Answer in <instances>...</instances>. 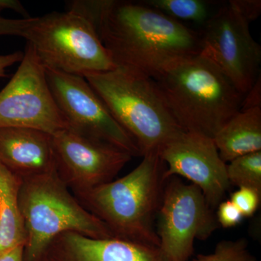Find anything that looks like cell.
<instances>
[{
    "mask_svg": "<svg viewBox=\"0 0 261 261\" xmlns=\"http://www.w3.org/2000/svg\"><path fill=\"white\" fill-rule=\"evenodd\" d=\"M70 8L93 21L116 66L154 77L173 62L200 53V32L142 1H74Z\"/></svg>",
    "mask_w": 261,
    "mask_h": 261,
    "instance_id": "1",
    "label": "cell"
},
{
    "mask_svg": "<svg viewBox=\"0 0 261 261\" xmlns=\"http://www.w3.org/2000/svg\"><path fill=\"white\" fill-rule=\"evenodd\" d=\"M152 78L185 132L214 139L241 111L245 94L200 53L173 62Z\"/></svg>",
    "mask_w": 261,
    "mask_h": 261,
    "instance_id": "2",
    "label": "cell"
},
{
    "mask_svg": "<svg viewBox=\"0 0 261 261\" xmlns=\"http://www.w3.org/2000/svg\"><path fill=\"white\" fill-rule=\"evenodd\" d=\"M126 176L75 195L84 208L107 226L115 238L159 246L155 220L166 164L159 154L142 156Z\"/></svg>",
    "mask_w": 261,
    "mask_h": 261,
    "instance_id": "3",
    "label": "cell"
},
{
    "mask_svg": "<svg viewBox=\"0 0 261 261\" xmlns=\"http://www.w3.org/2000/svg\"><path fill=\"white\" fill-rule=\"evenodd\" d=\"M84 78L130 136L141 156L160 154L185 130L163 99L155 81L140 70L116 66Z\"/></svg>",
    "mask_w": 261,
    "mask_h": 261,
    "instance_id": "4",
    "label": "cell"
},
{
    "mask_svg": "<svg viewBox=\"0 0 261 261\" xmlns=\"http://www.w3.org/2000/svg\"><path fill=\"white\" fill-rule=\"evenodd\" d=\"M18 203L27 233L23 261H42L51 240L68 231L94 239L115 238L70 194L57 171L23 178Z\"/></svg>",
    "mask_w": 261,
    "mask_h": 261,
    "instance_id": "5",
    "label": "cell"
},
{
    "mask_svg": "<svg viewBox=\"0 0 261 261\" xmlns=\"http://www.w3.org/2000/svg\"><path fill=\"white\" fill-rule=\"evenodd\" d=\"M22 37L46 70L84 77L116 68L93 21L78 10L34 18Z\"/></svg>",
    "mask_w": 261,
    "mask_h": 261,
    "instance_id": "6",
    "label": "cell"
},
{
    "mask_svg": "<svg viewBox=\"0 0 261 261\" xmlns=\"http://www.w3.org/2000/svg\"><path fill=\"white\" fill-rule=\"evenodd\" d=\"M213 211L193 184L177 176L166 180L155 227L160 248L170 260H188L195 240H207L219 227Z\"/></svg>",
    "mask_w": 261,
    "mask_h": 261,
    "instance_id": "7",
    "label": "cell"
},
{
    "mask_svg": "<svg viewBox=\"0 0 261 261\" xmlns=\"http://www.w3.org/2000/svg\"><path fill=\"white\" fill-rule=\"evenodd\" d=\"M250 24L228 2L216 10L200 32V54L243 94L260 75L261 47L251 35Z\"/></svg>",
    "mask_w": 261,
    "mask_h": 261,
    "instance_id": "8",
    "label": "cell"
},
{
    "mask_svg": "<svg viewBox=\"0 0 261 261\" xmlns=\"http://www.w3.org/2000/svg\"><path fill=\"white\" fill-rule=\"evenodd\" d=\"M23 127L51 135L68 129L53 97L45 68L27 43L20 65L0 91V128Z\"/></svg>",
    "mask_w": 261,
    "mask_h": 261,
    "instance_id": "9",
    "label": "cell"
},
{
    "mask_svg": "<svg viewBox=\"0 0 261 261\" xmlns=\"http://www.w3.org/2000/svg\"><path fill=\"white\" fill-rule=\"evenodd\" d=\"M53 97L68 123V129L109 144L133 156L140 150L85 78L46 70Z\"/></svg>",
    "mask_w": 261,
    "mask_h": 261,
    "instance_id": "10",
    "label": "cell"
},
{
    "mask_svg": "<svg viewBox=\"0 0 261 261\" xmlns=\"http://www.w3.org/2000/svg\"><path fill=\"white\" fill-rule=\"evenodd\" d=\"M58 176L75 195L113 181L132 155L70 129L53 135Z\"/></svg>",
    "mask_w": 261,
    "mask_h": 261,
    "instance_id": "11",
    "label": "cell"
},
{
    "mask_svg": "<svg viewBox=\"0 0 261 261\" xmlns=\"http://www.w3.org/2000/svg\"><path fill=\"white\" fill-rule=\"evenodd\" d=\"M166 164L165 181L181 176L200 189L212 210L224 201L231 185L226 163L221 159L214 139L184 132L159 154Z\"/></svg>",
    "mask_w": 261,
    "mask_h": 261,
    "instance_id": "12",
    "label": "cell"
},
{
    "mask_svg": "<svg viewBox=\"0 0 261 261\" xmlns=\"http://www.w3.org/2000/svg\"><path fill=\"white\" fill-rule=\"evenodd\" d=\"M42 261H171L160 247L68 231L48 245Z\"/></svg>",
    "mask_w": 261,
    "mask_h": 261,
    "instance_id": "13",
    "label": "cell"
},
{
    "mask_svg": "<svg viewBox=\"0 0 261 261\" xmlns=\"http://www.w3.org/2000/svg\"><path fill=\"white\" fill-rule=\"evenodd\" d=\"M0 162L22 179L56 172L53 135L23 127L0 128Z\"/></svg>",
    "mask_w": 261,
    "mask_h": 261,
    "instance_id": "14",
    "label": "cell"
},
{
    "mask_svg": "<svg viewBox=\"0 0 261 261\" xmlns=\"http://www.w3.org/2000/svg\"><path fill=\"white\" fill-rule=\"evenodd\" d=\"M215 145L225 163L261 151V108L240 111L217 132Z\"/></svg>",
    "mask_w": 261,
    "mask_h": 261,
    "instance_id": "15",
    "label": "cell"
},
{
    "mask_svg": "<svg viewBox=\"0 0 261 261\" xmlns=\"http://www.w3.org/2000/svg\"><path fill=\"white\" fill-rule=\"evenodd\" d=\"M22 181L0 162V255L27 243L18 203Z\"/></svg>",
    "mask_w": 261,
    "mask_h": 261,
    "instance_id": "16",
    "label": "cell"
},
{
    "mask_svg": "<svg viewBox=\"0 0 261 261\" xmlns=\"http://www.w3.org/2000/svg\"><path fill=\"white\" fill-rule=\"evenodd\" d=\"M144 4L185 24L189 22L203 27L214 15L212 2L203 0H143Z\"/></svg>",
    "mask_w": 261,
    "mask_h": 261,
    "instance_id": "17",
    "label": "cell"
},
{
    "mask_svg": "<svg viewBox=\"0 0 261 261\" xmlns=\"http://www.w3.org/2000/svg\"><path fill=\"white\" fill-rule=\"evenodd\" d=\"M226 172L230 185L253 189L261 193V151L230 161Z\"/></svg>",
    "mask_w": 261,
    "mask_h": 261,
    "instance_id": "18",
    "label": "cell"
},
{
    "mask_svg": "<svg viewBox=\"0 0 261 261\" xmlns=\"http://www.w3.org/2000/svg\"><path fill=\"white\" fill-rule=\"evenodd\" d=\"M192 261H256V258L249 250L247 240L242 238L222 240L213 253L198 255Z\"/></svg>",
    "mask_w": 261,
    "mask_h": 261,
    "instance_id": "19",
    "label": "cell"
},
{
    "mask_svg": "<svg viewBox=\"0 0 261 261\" xmlns=\"http://www.w3.org/2000/svg\"><path fill=\"white\" fill-rule=\"evenodd\" d=\"M230 200L240 210L244 217H251L258 210L261 193L247 187H240L231 195Z\"/></svg>",
    "mask_w": 261,
    "mask_h": 261,
    "instance_id": "20",
    "label": "cell"
},
{
    "mask_svg": "<svg viewBox=\"0 0 261 261\" xmlns=\"http://www.w3.org/2000/svg\"><path fill=\"white\" fill-rule=\"evenodd\" d=\"M216 219L219 226L231 228L241 224L243 215L231 200H224L218 205Z\"/></svg>",
    "mask_w": 261,
    "mask_h": 261,
    "instance_id": "21",
    "label": "cell"
},
{
    "mask_svg": "<svg viewBox=\"0 0 261 261\" xmlns=\"http://www.w3.org/2000/svg\"><path fill=\"white\" fill-rule=\"evenodd\" d=\"M34 18L27 19H7L0 17V36L23 37Z\"/></svg>",
    "mask_w": 261,
    "mask_h": 261,
    "instance_id": "22",
    "label": "cell"
},
{
    "mask_svg": "<svg viewBox=\"0 0 261 261\" xmlns=\"http://www.w3.org/2000/svg\"><path fill=\"white\" fill-rule=\"evenodd\" d=\"M229 2L250 23L256 20L260 15V0H231Z\"/></svg>",
    "mask_w": 261,
    "mask_h": 261,
    "instance_id": "23",
    "label": "cell"
},
{
    "mask_svg": "<svg viewBox=\"0 0 261 261\" xmlns=\"http://www.w3.org/2000/svg\"><path fill=\"white\" fill-rule=\"evenodd\" d=\"M253 108H261L260 75L257 78L250 90L244 96L241 111Z\"/></svg>",
    "mask_w": 261,
    "mask_h": 261,
    "instance_id": "24",
    "label": "cell"
},
{
    "mask_svg": "<svg viewBox=\"0 0 261 261\" xmlns=\"http://www.w3.org/2000/svg\"><path fill=\"white\" fill-rule=\"evenodd\" d=\"M23 58V53L22 51H15L11 54L0 56V78L8 76L6 74V69L8 67L20 63Z\"/></svg>",
    "mask_w": 261,
    "mask_h": 261,
    "instance_id": "25",
    "label": "cell"
},
{
    "mask_svg": "<svg viewBox=\"0 0 261 261\" xmlns=\"http://www.w3.org/2000/svg\"><path fill=\"white\" fill-rule=\"evenodd\" d=\"M6 10H11L17 12L23 15V18H32L29 15L28 12L25 9L21 3L18 0H0V14L2 12ZM0 17H2L1 15Z\"/></svg>",
    "mask_w": 261,
    "mask_h": 261,
    "instance_id": "26",
    "label": "cell"
},
{
    "mask_svg": "<svg viewBox=\"0 0 261 261\" xmlns=\"http://www.w3.org/2000/svg\"><path fill=\"white\" fill-rule=\"evenodd\" d=\"M23 252L24 246L20 245L0 255V261H23Z\"/></svg>",
    "mask_w": 261,
    "mask_h": 261,
    "instance_id": "27",
    "label": "cell"
}]
</instances>
